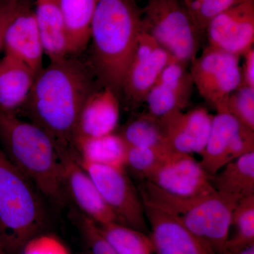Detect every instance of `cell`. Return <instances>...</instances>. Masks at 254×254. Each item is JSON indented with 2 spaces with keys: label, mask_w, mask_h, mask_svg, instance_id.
Wrapping results in <instances>:
<instances>
[{
  "label": "cell",
  "mask_w": 254,
  "mask_h": 254,
  "mask_svg": "<svg viewBox=\"0 0 254 254\" xmlns=\"http://www.w3.org/2000/svg\"><path fill=\"white\" fill-rule=\"evenodd\" d=\"M218 193L236 203L254 194V151L241 155L210 176Z\"/></svg>",
  "instance_id": "obj_21"
},
{
  "label": "cell",
  "mask_w": 254,
  "mask_h": 254,
  "mask_svg": "<svg viewBox=\"0 0 254 254\" xmlns=\"http://www.w3.org/2000/svg\"><path fill=\"white\" fill-rule=\"evenodd\" d=\"M193 85L217 112L226 111L229 95L242 85L240 57L207 46L190 63Z\"/></svg>",
  "instance_id": "obj_7"
},
{
  "label": "cell",
  "mask_w": 254,
  "mask_h": 254,
  "mask_svg": "<svg viewBox=\"0 0 254 254\" xmlns=\"http://www.w3.org/2000/svg\"><path fill=\"white\" fill-rule=\"evenodd\" d=\"M242 69V84L254 88V49L253 47L245 55Z\"/></svg>",
  "instance_id": "obj_33"
},
{
  "label": "cell",
  "mask_w": 254,
  "mask_h": 254,
  "mask_svg": "<svg viewBox=\"0 0 254 254\" xmlns=\"http://www.w3.org/2000/svg\"><path fill=\"white\" fill-rule=\"evenodd\" d=\"M208 46L241 56L253 47L254 0H244L213 18L207 28Z\"/></svg>",
  "instance_id": "obj_13"
},
{
  "label": "cell",
  "mask_w": 254,
  "mask_h": 254,
  "mask_svg": "<svg viewBox=\"0 0 254 254\" xmlns=\"http://www.w3.org/2000/svg\"><path fill=\"white\" fill-rule=\"evenodd\" d=\"M143 31L142 9L133 0H96L90 65L100 86L110 88L119 98Z\"/></svg>",
  "instance_id": "obj_2"
},
{
  "label": "cell",
  "mask_w": 254,
  "mask_h": 254,
  "mask_svg": "<svg viewBox=\"0 0 254 254\" xmlns=\"http://www.w3.org/2000/svg\"><path fill=\"white\" fill-rule=\"evenodd\" d=\"M37 190L0 149V247L7 254H19L46 226V209Z\"/></svg>",
  "instance_id": "obj_5"
},
{
  "label": "cell",
  "mask_w": 254,
  "mask_h": 254,
  "mask_svg": "<svg viewBox=\"0 0 254 254\" xmlns=\"http://www.w3.org/2000/svg\"><path fill=\"white\" fill-rule=\"evenodd\" d=\"M225 110L254 131V88L243 84L237 88L229 95Z\"/></svg>",
  "instance_id": "obj_29"
},
{
  "label": "cell",
  "mask_w": 254,
  "mask_h": 254,
  "mask_svg": "<svg viewBox=\"0 0 254 254\" xmlns=\"http://www.w3.org/2000/svg\"><path fill=\"white\" fill-rule=\"evenodd\" d=\"M34 12L44 53L50 61L69 56L66 28L58 0H36Z\"/></svg>",
  "instance_id": "obj_20"
},
{
  "label": "cell",
  "mask_w": 254,
  "mask_h": 254,
  "mask_svg": "<svg viewBox=\"0 0 254 254\" xmlns=\"http://www.w3.org/2000/svg\"><path fill=\"white\" fill-rule=\"evenodd\" d=\"M81 163L119 222L149 235L141 196L125 168Z\"/></svg>",
  "instance_id": "obj_8"
},
{
  "label": "cell",
  "mask_w": 254,
  "mask_h": 254,
  "mask_svg": "<svg viewBox=\"0 0 254 254\" xmlns=\"http://www.w3.org/2000/svg\"><path fill=\"white\" fill-rule=\"evenodd\" d=\"M118 254H158L150 235L118 222L97 225Z\"/></svg>",
  "instance_id": "obj_24"
},
{
  "label": "cell",
  "mask_w": 254,
  "mask_h": 254,
  "mask_svg": "<svg viewBox=\"0 0 254 254\" xmlns=\"http://www.w3.org/2000/svg\"><path fill=\"white\" fill-rule=\"evenodd\" d=\"M0 142L4 153L47 198L63 202V170L56 143L41 127L0 111Z\"/></svg>",
  "instance_id": "obj_3"
},
{
  "label": "cell",
  "mask_w": 254,
  "mask_h": 254,
  "mask_svg": "<svg viewBox=\"0 0 254 254\" xmlns=\"http://www.w3.org/2000/svg\"><path fill=\"white\" fill-rule=\"evenodd\" d=\"M81 163L125 168L128 146L120 134L82 138L75 143Z\"/></svg>",
  "instance_id": "obj_23"
},
{
  "label": "cell",
  "mask_w": 254,
  "mask_h": 254,
  "mask_svg": "<svg viewBox=\"0 0 254 254\" xmlns=\"http://www.w3.org/2000/svg\"><path fill=\"white\" fill-rule=\"evenodd\" d=\"M36 76L26 64L5 55L0 60V111L16 115L23 109Z\"/></svg>",
  "instance_id": "obj_19"
},
{
  "label": "cell",
  "mask_w": 254,
  "mask_h": 254,
  "mask_svg": "<svg viewBox=\"0 0 254 254\" xmlns=\"http://www.w3.org/2000/svg\"><path fill=\"white\" fill-rule=\"evenodd\" d=\"M231 226H235V232L229 237L224 251L239 250L254 244V194L237 203Z\"/></svg>",
  "instance_id": "obj_26"
},
{
  "label": "cell",
  "mask_w": 254,
  "mask_h": 254,
  "mask_svg": "<svg viewBox=\"0 0 254 254\" xmlns=\"http://www.w3.org/2000/svg\"><path fill=\"white\" fill-rule=\"evenodd\" d=\"M214 115L200 163L210 176L241 155L254 151V131L227 111Z\"/></svg>",
  "instance_id": "obj_10"
},
{
  "label": "cell",
  "mask_w": 254,
  "mask_h": 254,
  "mask_svg": "<svg viewBox=\"0 0 254 254\" xmlns=\"http://www.w3.org/2000/svg\"><path fill=\"white\" fill-rule=\"evenodd\" d=\"M221 254H254V244L236 251H224Z\"/></svg>",
  "instance_id": "obj_34"
},
{
  "label": "cell",
  "mask_w": 254,
  "mask_h": 254,
  "mask_svg": "<svg viewBox=\"0 0 254 254\" xmlns=\"http://www.w3.org/2000/svg\"><path fill=\"white\" fill-rule=\"evenodd\" d=\"M213 120V115L200 107L160 120L165 128L167 148L180 154L200 155L208 141Z\"/></svg>",
  "instance_id": "obj_15"
},
{
  "label": "cell",
  "mask_w": 254,
  "mask_h": 254,
  "mask_svg": "<svg viewBox=\"0 0 254 254\" xmlns=\"http://www.w3.org/2000/svg\"><path fill=\"white\" fill-rule=\"evenodd\" d=\"M172 153L165 147H128L125 168L145 180Z\"/></svg>",
  "instance_id": "obj_27"
},
{
  "label": "cell",
  "mask_w": 254,
  "mask_h": 254,
  "mask_svg": "<svg viewBox=\"0 0 254 254\" xmlns=\"http://www.w3.org/2000/svg\"><path fill=\"white\" fill-rule=\"evenodd\" d=\"M22 0H0V52L4 47L5 33L17 14Z\"/></svg>",
  "instance_id": "obj_32"
},
{
  "label": "cell",
  "mask_w": 254,
  "mask_h": 254,
  "mask_svg": "<svg viewBox=\"0 0 254 254\" xmlns=\"http://www.w3.org/2000/svg\"><path fill=\"white\" fill-rule=\"evenodd\" d=\"M65 190L83 215L97 225L119 222L116 215L106 204L91 177L83 168L76 150L58 148Z\"/></svg>",
  "instance_id": "obj_12"
},
{
  "label": "cell",
  "mask_w": 254,
  "mask_h": 254,
  "mask_svg": "<svg viewBox=\"0 0 254 254\" xmlns=\"http://www.w3.org/2000/svg\"><path fill=\"white\" fill-rule=\"evenodd\" d=\"M120 120V100L110 88L100 87L89 95L81 110L75 143L82 138L114 133Z\"/></svg>",
  "instance_id": "obj_18"
},
{
  "label": "cell",
  "mask_w": 254,
  "mask_h": 254,
  "mask_svg": "<svg viewBox=\"0 0 254 254\" xmlns=\"http://www.w3.org/2000/svg\"><path fill=\"white\" fill-rule=\"evenodd\" d=\"M120 135L128 147L167 148L163 124L148 113H142L131 120Z\"/></svg>",
  "instance_id": "obj_25"
},
{
  "label": "cell",
  "mask_w": 254,
  "mask_h": 254,
  "mask_svg": "<svg viewBox=\"0 0 254 254\" xmlns=\"http://www.w3.org/2000/svg\"><path fill=\"white\" fill-rule=\"evenodd\" d=\"M143 205L173 217L194 236L221 254L230 237L232 217L237 203L218 193L180 198L164 193L143 180L138 187Z\"/></svg>",
  "instance_id": "obj_4"
},
{
  "label": "cell",
  "mask_w": 254,
  "mask_h": 254,
  "mask_svg": "<svg viewBox=\"0 0 254 254\" xmlns=\"http://www.w3.org/2000/svg\"><path fill=\"white\" fill-rule=\"evenodd\" d=\"M78 227L84 254H118L100 233L97 224L83 214L78 218Z\"/></svg>",
  "instance_id": "obj_30"
},
{
  "label": "cell",
  "mask_w": 254,
  "mask_h": 254,
  "mask_svg": "<svg viewBox=\"0 0 254 254\" xmlns=\"http://www.w3.org/2000/svg\"><path fill=\"white\" fill-rule=\"evenodd\" d=\"M63 14L68 55L80 54L91 40V26L96 0H58Z\"/></svg>",
  "instance_id": "obj_22"
},
{
  "label": "cell",
  "mask_w": 254,
  "mask_h": 254,
  "mask_svg": "<svg viewBox=\"0 0 254 254\" xmlns=\"http://www.w3.org/2000/svg\"><path fill=\"white\" fill-rule=\"evenodd\" d=\"M143 31L177 61L189 66L202 39L182 0H148L142 9Z\"/></svg>",
  "instance_id": "obj_6"
},
{
  "label": "cell",
  "mask_w": 254,
  "mask_h": 254,
  "mask_svg": "<svg viewBox=\"0 0 254 254\" xmlns=\"http://www.w3.org/2000/svg\"><path fill=\"white\" fill-rule=\"evenodd\" d=\"M244 0H194L187 6L202 41L206 36L209 23L223 11Z\"/></svg>",
  "instance_id": "obj_28"
},
{
  "label": "cell",
  "mask_w": 254,
  "mask_h": 254,
  "mask_svg": "<svg viewBox=\"0 0 254 254\" xmlns=\"http://www.w3.org/2000/svg\"><path fill=\"white\" fill-rule=\"evenodd\" d=\"M173 61L177 60L150 35L141 32L122 88L121 95L128 108L136 110L145 103L160 73Z\"/></svg>",
  "instance_id": "obj_9"
},
{
  "label": "cell",
  "mask_w": 254,
  "mask_h": 254,
  "mask_svg": "<svg viewBox=\"0 0 254 254\" xmlns=\"http://www.w3.org/2000/svg\"><path fill=\"white\" fill-rule=\"evenodd\" d=\"M96 82L90 64L69 56L50 61L37 73L23 109L58 148L76 150L78 117L87 98L96 91Z\"/></svg>",
  "instance_id": "obj_1"
},
{
  "label": "cell",
  "mask_w": 254,
  "mask_h": 254,
  "mask_svg": "<svg viewBox=\"0 0 254 254\" xmlns=\"http://www.w3.org/2000/svg\"><path fill=\"white\" fill-rule=\"evenodd\" d=\"M145 180L177 198H195L215 190L210 175L190 155L172 153Z\"/></svg>",
  "instance_id": "obj_11"
},
{
  "label": "cell",
  "mask_w": 254,
  "mask_h": 254,
  "mask_svg": "<svg viewBox=\"0 0 254 254\" xmlns=\"http://www.w3.org/2000/svg\"><path fill=\"white\" fill-rule=\"evenodd\" d=\"M182 1H184V3H185V2H186L187 0H182Z\"/></svg>",
  "instance_id": "obj_35"
},
{
  "label": "cell",
  "mask_w": 254,
  "mask_h": 254,
  "mask_svg": "<svg viewBox=\"0 0 254 254\" xmlns=\"http://www.w3.org/2000/svg\"><path fill=\"white\" fill-rule=\"evenodd\" d=\"M5 55L26 64L36 74L43 68L44 53L31 0H22L5 33Z\"/></svg>",
  "instance_id": "obj_16"
},
{
  "label": "cell",
  "mask_w": 254,
  "mask_h": 254,
  "mask_svg": "<svg viewBox=\"0 0 254 254\" xmlns=\"http://www.w3.org/2000/svg\"><path fill=\"white\" fill-rule=\"evenodd\" d=\"M19 254H71L66 246L52 234L42 233L31 239Z\"/></svg>",
  "instance_id": "obj_31"
},
{
  "label": "cell",
  "mask_w": 254,
  "mask_h": 254,
  "mask_svg": "<svg viewBox=\"0 0 254 254\" xmlns=\"http://www.w3.org/2000/svg\"><path fill=\"white\" fill-rule=\"evenodd\" d=\"M188 66L173 61L163 68L145 99L147 113L163 120L188 106L194 86Z\"/></svg>",
  "instance_id": "obj_14"
},
{
  "label": "cell",
  "mask_w": 254,
  "mask_h": 254,
  "mask_svg": "<svg viewBox=\"0 0 254 254\" xmlns=\"http://www.w3.org/2000/svg\"><path fill=\"white\" fill-rule=\"evenodd\" d=\"M143 206L149 222V235L158 254H217L173 217L151 207Z\"/></svg>",
  "instance_id": "obj_17"
}]
</instances>
